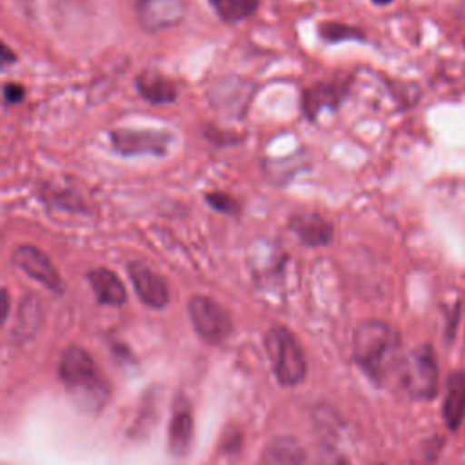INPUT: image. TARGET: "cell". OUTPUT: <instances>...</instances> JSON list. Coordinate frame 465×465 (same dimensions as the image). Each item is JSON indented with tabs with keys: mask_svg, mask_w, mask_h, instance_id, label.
I'll return each instance as SVG.
<instances>
[{
	"mask_svg": "<svg viewBox=\"0 0 465 465\" xmlns=\"http://www.w3.org/2000/svg\"><path fill=\"white\" fill-rule=\"evenodd\" d=\"M58 374L73 401L87 412L100 411L111 396V387L93 356L82 347H67L58 363Z\"/></svg>",
	"mask_w": 465,
	"mask_h": 465,
	"instance_id": "cell-1",
	"label": "cell"
},
{
	"mask_svg": "<svg viewBox=\"0 0 465 465\" xmlns=\"http://www.w3.org/2000/svg\"><path fill=\"white\" fill-rule=\"evenodd\" d=\"M352 354L372 381L383 383L400 361V336L385 322H363L354 331Z\"/></svg>",
	"mask_w": 465,
	"mask_h": 465,
	"instance_id": "cell-2",
	"label": "cell"
},
{
	"mask_svg": "<svg viewBox=\"0 0 465 465\" xmlns=\"http://www.w3.org/2000/svg\"><path fill=\"white\" fill-rule=\"evenodd\" d=\"M265 349L276 380L282 385H296L305 378L307 363L302 345L287 327H272L265 334Z\"/></svg>",
	"mask_w": 465,
	"mask_h": 465,
	"instance_id": "cell-3",
	"label": "cell"
},
{
	"mask_svg": "<svg viewBox=\"0 0 465 465\" xmlns=\"http://www.w3.org/2000/svg\"><path fill=\"white\" fill-rule=\"evenodd\" d=\"M405 391L420 400L432 398L438 391V363L430 345L416 347L401 363Z\"/></svg>",
	"mask_w": 465,
	"mask_h": 465,
	"instance_id": "cell-4",
	"label": "cell"
},
{
	"mask_svg": "<svg viewBox=\"0 0 465 465\" xmlns=\"http://www.w3.org/2000/svg\"><path fill=\"white\" fill-rule=\"evenodd\" d=\"M189 316L191 322L196 329V332L209 343H218L223 341L231 331H232V322L227 314V311L214 302L209 296L203 294H194L189 303Z\"/></svg>",
	"mask_w": 465,
	"mask_h": 465,
	"instance_id": "cell-5",
	"label": "cell"
},
{
	"mask_svg": "<svg viewBox=\"0 0 465 465\" xmlns=\"http://www.w3.org/2000/svg\"><path fill=\"white\" fill-rule=\"evenodd\" d=\"M114 151L122 156H138V154H154L162 156L169 151L173 134L167 131L156 129H129L118 127L109 133Z\"/></svg>",
	"mask_w": 465,
	"mask_h": 465,
	"instance_id": "cell-6",
	"label": "cell"
},
{
	"mask_svg": "<svg viewBox=\"0 0 465 465\" xmlns=\"http://www.w3.org/2000/svg\"><path fill=\"white\" fill-rule=\"evenodd\" d=\"M134 18L142 31L160 33L178 25L185 13V0H131Z\"/></svg>",
	"mask_w": 465,
	"mask_h": 465,
	"instance_id": "cell-7",
	"label": "cell"
},
{
	"mask_svg": "<svg viewBox=\"0 0 465 465\" xmlns=\"http://www.w3.org/2000/svg\"><path fill=\"white\" fill-rule=\"evenodd\" d=\"M13 265H16L22 272L31 276L33 280L40 282L53 292H60L64 289L62 278L53 265L51 258L35 245H20L11 254Z\"/></svg>",
	"mask_w": 465,
	"mask_h": 465,
	"instance_id": "cell-8",
	"label": "cell"
},
{
	"mask_svg": "<svg viewBox=\"0 0 465 465\" xmlns=\"http://www.w3.org/2000/svg\"><path fill=\"white\" fill-rule=\"evenodd\" d=\"M127 274L138 298L145 305L153 309H162L169 303V287L165 280L156 274L149 265H145L143 262H131L127 265Z\"/></svg>",
	"mask_w": 465,
	"mask_h": 465,
	"instance_id": "cell-9",
	"label": "cell"
},
{
	"mask_svg": "<svg viewBox=\"0 0 465 465\" xmlns=\"http://www.w3.org/2000/svg\"><path fill=\"white\" fill-rule=\"evenodd\" d=\"M289 229L309 247H322L332 242L334 227L318 213H296L289 218Z\"/></svg>",
	"mask_w": 465,
	"mask_h": 465,
	"instance_id": "cell-10",
	"label": "cell"
},
{
	"mask_svg": "<svg viewBox=\"0 0 465 465\" xmlns=\"http://www.w3.org/2000/svg\"><path fill=\"white\" fill-rule=\"evenodd\" d=\"M134 85H136L140 96L145 102L153 104V105L173 104L176 100V96H178L176 84L169 76H165V74H162V73H158L154 69L142 71L136 76Z\"/></svg>",
	"mask_w": 465,
	"mask_h": 465,
	"instance_id": "cell-11",
	"label": "cell"
},
{
	"mask_svg": "<svg viewBox=\"0 0 465 465\" xmlns=\"http://www.w3.org/2000/svg\"><path fill=\"white\" fill-rule=\"evenodd\" d=\"M347 85L340 82H322L307 91H303V113L314 120V116L323 109V107H338L340 102L345 98Z\"/></svg>",
	"mask_w": 465,
	"mask_h": 465,
	"instance_id": "cell-12",
	"label": "cell"
},
{
	"mask_svg": "<svg viewBox=\"0 0 465 465\" xmlns=\"http://www.w3.org/2000/svg\"><path fill=\"white\" fill-rule=\"evenodd\" d=\"M87 282L96 294V300L104 305H122L127 300V291L122 280L105 267H96L87 272Z\"/></svg>",
	"mask_w": 465,
	"mask_h": 465,
	"instance_id": "cell-13",
	"label": "cell"
},
{
	"mask_svg": "<svg viewBox=\"0 0 465 465\" xmlns=\"http://www.w3.org/2000/svg\"><path fill=\"white\" fill-rule=\"evenodd\" d=\"M260 465H307V456L298 440L280 436L263 449Z\"/></svg>",
	"mask_w": 465,
	"mask_h": 465,
	"instance_id": "cell-14",
	"label": "cell"
},
{
	"mask_svg": "<svg viewBox=\"0 0 465 465\" xmlns=\"http://www.w3.org/2000/svg\"><path fill=\"white\" fill-rule=\"evenodd\" d=\"M193 430L194 421L191 409L187 405H178L173 412L171 423H169V450L174 456H183L193 441Z\"/></svg>",
	"mask_w": 465,
	"mask_h": 465,
	"instance_id": "cell-15",
	"label": "cell"
},
{
	"mask_svg": "<svg viewBox=\"0 0 465 465\" xmlns=\"http://www.w3.org/2000/svg\"><path fill=\"white\" fill-rule=\"evenodd\" d=\"M465 416V372H452L447 381L443 401V418L450 429H456Z\"/></svg>",
	"mask_w": 465,
	"mask_h": 465,
	"instance_id": "cell-16",
	"label": "cell"
},
{
	"mask_svg": "<svg viewBox=\"0 0 465 465\" xmlns=\"http://www.w3.org/2000/svg\"><path fill=\"white\" fill-rule=\"evenodd\" d=\"M214 13L227 24L242 22L252 16L258 7L260 0H209Z\"/></svg>",
	"mask_w": 465,
	"mask_h": 465,
	"instance_id": "cell-17",
	"label": "cell"
},
{
	"mask_svg": "<svg viewBox=\"0 0 465 465\" xmlns=\"http://www.w3.org/2000/svg\"><path fill=\"white\" fill-rule=\"evenodd\" d=\"M318 33L327 42H343V40H363V33L358 27L340 24V22H323L318 27Z\"/></svg>",
	"mask_w": 465,
	"mask_h": 465,
	"instance_id": "cell-18",
	"label": "cell"
},
{
	"mask_svg": "<svg viewBox=\"0 0 465 465\" xmlns=\"http://www.w3.org/2000/svg\"><path fill=\"white\" fill-rule=\"evenodd\" d=\"M205 202L218 213L222 214H229V216H236L240 214V203L236 202L234 196H231L229 193L223 191H209L203 194Z\"/></svg>",
	"mask_w": 465,
	"mask_h": 465,
	"instance_id": "cell-19",
	"label": "cell"
},
{
	"mask_svg": "<svg viewBox=\"0 0 465 465\" xmlns=\"http://www.w3.org/2000/svg\"><path fill=\"white\" fill-rule=\"evenodd\" d=\"M25 98V87L16 82L4 84V100L5 104H18Z\"/></svg>",
	"mask_w": 465,
	"mask_h": 465,
	"instance_id": "cell-20",
	"label": "cell"
},
{
	"mask_svg": "<svg viewBox=\"0 0 465 465\" xmlns=\"http://www.w3.org/2000/svg\"><path fill=\"white\" fill-rule=\"evenodd\" d=\"M15 60H16V54L4 44V45H2V65L7 67V65L13 64Z\"/></svg>",
	"mask_w": 465,
	"mask_h": 465,
	"instance_id": "cell-21",
	"label": "cell"
},
{
	"mask_svg": "<svg viewBox=\"0 0 465 465\" xmlns=\"http://www.w3.org/2000/svg\"><path fill=\"white\" fill-rule=\"evenodd\" d=\"M391 2H394V0H372V4H376V5H387Z\"/></svg>",
	"mask_w": 465,
	"mask_h": 465,
	"instance_id": "cell-22",
	"label": "cell"
},
{
	"mask_svg": "<svg viewBox=\"0 0 465 465\" xmlns=\"http://www.w3.org/2000/svg\"><path fill=\"white\" fill-rule=\"evenodd\" d=\"M336 465H349V463H347V461H345V460H340V461H338V463H336Z\"/></svg>",
	"mask_w": 465,
	"mask_h": 465,
	"instance_id": "cell-23",
	"label": "cell"
}]
</instances>
